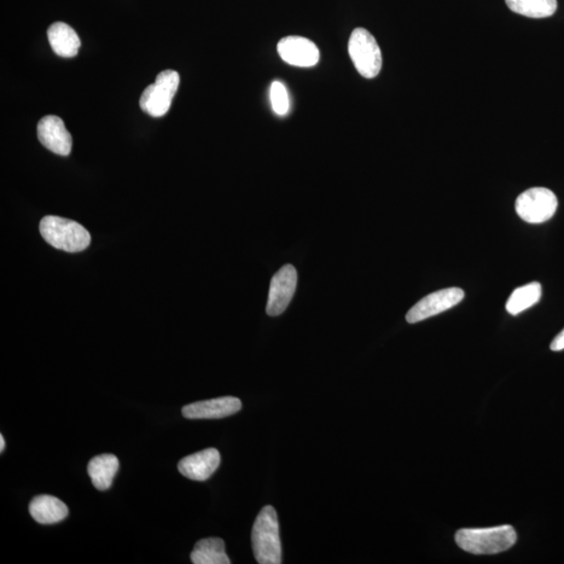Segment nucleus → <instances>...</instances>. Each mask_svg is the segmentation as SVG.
<instances>
[{"instance_id":"f257e3e1","label":"nucleus","mask_w":564,"mask_h":564,"mask_svg":"<svg viewBox=\"0 0 564 564\" xmlns=\"http://www.w3.org/2000/svg\"><path fill=\"white\" fill-rule=\"evenodd\" d=\"M517 540L514 527L505 525L486 529H461L456 543L462 550L475 555H492L507 551Z\"/></svg>"},{"instance_id":"f03ea898","label":"nucleus","mask_w":564,"mask_h":564,"mask_svg":"<svg viewBox=\"0 0 564 564\" xmlns=\"http://www.w3.org/2000/svg\"><path fill=\"white\" fill-rule=\"evenodd\" d=\"M252 548L260 564L282 563V542L277 514L272 506L261 509L252 529Z\"/></svg>"},{"instance_id":"7ed1b4c3","label":"nucleus","mask_w":564,"mask_h":564,"mask_svg":"<svg viewBox=\"0 0 564 564\" xmlns=\"http://www.w3.org/2000/svg\"><path fill=\"white\" fill-rule=\"evenodd\" d=\"M40 234L50 246L69 253L84 251L91 242L89 232L82 225L56 216L42 219Z\"/></svg>"},{"instance_id":"20e7f679","label":"nucleus","mask_w":564,"mask_h":564,"mask_svg":"<svg viewBox=\"0 0 564 564\" xmlns=\"http://www.w3.org/2000/svg\"><path fill=\"white\" fill-rule=\"evenodd\" d=\"M348 51L354 67L362 77L374 79L380 73L382 66V51L375 38L367 30L358 27L352 33Z\"/></svg>"},{"instance_id":"39448f33","label":"nucleus","mask_w":564,"mask_h":564,"mask_svg":"<svg viewBox=\"0 0 564 564\" xmlns=\"http://www.w3.org/2000/svg\"><path fill=\"white\" fill-rule=\"evenodd\" d=\"M180 84V75L177 72H161L155 80V83L147 87L143 92L141 108L143 112L153 118H161L167 113L172 106L174 95Z\"/></svg>"},{"instance_id":"423d86ee","label":"nucleus","mask_w":564,"mask_h":564,"mask_svg":"<svg viewBox=\"0 0 564 564\" xmlns=\"http://www.w3.org/2000/svg\"><path fill=\"white\" fill-rule=\"evenodd\" d=\"M558 207L553 191L533 188L517 197L515 211L519 217L530 224H542L553 218Z\"/></svg>"},{"instance_id":"0eeeda50","label":"nucleus","mask_w":564,"mask_h":564,"mask_svg":"<svg viewBox=\"0 0 564 564\" xmlns=\"http://www.w3.org/2000/svg\"><path fill=\"white\" fill-rule=\"evenodd\" d=\"M464 298L463 290L449 288L429 294L411 308L406 313V320L410 324L423 321V320L438 315L452 307L460 304Z\"/></svg>"},{"instance_id":"6e6552de","label":"nucleus","mask_w":564,"mask_h":564,"mask_svg":"<svg viewBox=\"0 0 564 564\" xmlns=\"http://www.w3.org/2000/svg\"><path fill=\"white\" fill-rule=\"evenodd\" d=\"M297 287V271L294 266L286 265L271 279L267 313L277 317L287 310Z\"/></svg>"},{"instance_id":"1a4fd4ad","label":"nucleus","mask_w":564,"mask_h":564,"mask_svg":"<svg viewBox=\"0 0 564 564\" xmlns=\"http://www.w3.org/2000/svg\"><path fill=\"white\" fill-rule=\"evenodd\" d=\"M277 51L284 62L296 67H313L320 59L317 45L300 36L282 38L277 44Z\"/></svg>"},{"instance_id":"9d476101","label":"nucleus","mask_w":564,"mask_h":564,"mask_svg":"<svg viewBox=\"0 0 564 564\" xmlns=\"http://www.w3.org/2000/svg\"><path fill=\"white\" fill-rule=\"evenodd\" d=\"M37 135L40 143L50 152L68 156L73 149V138L64 121L55 115L45 116L39 121Z\"/></svg>"},{"instance_id":"9b49d317","label":"nucleus","mask_w":564,"mask_h":564,"mask_svg":"<svg viewBox=\"0 0 564 564\" xmlns=\"http://www.w3.org/2000/svg\"><path fill=\"white\" fill-rule=\"evenodd\" d=\"M242 409V401L234 397H225L197 401L185 406L182 415L189 420H220L236 414Z\"/></svg>"},{"instance_id":"f8f14e48","label":"nucleus","mask_w":564,"mask_h":564,"mask_svg":"<svg viewBox=\"0 0 564 564\" xmlns=\"http://www.w3.org/2000/svg\"><path fill=\"white\" fill-rule=\"evenodd\" d=\"M220 455L216 449H207L185 457L178 464L179 473L194 481H206L220 467Z\"/></svg>"},{"instance_id":"ddd939ff","label":"nucleus","mask_w":564,"mask_h":564,"mask_svg":"<svg viewBox=\"0 0 564 564\" xmlns=\"http://www.w3.org/2000/svg\"><path fill=\"white\" fill-rule=\"evenodd\" d=\"M28 509L33 519L42 525H52L66 519L68 515L67 506L49 494L34 498Z\"/></svg>"},{"instance_id":"4468645a","label":"nucleus","mask_w":564,"mask_h":564,"mask_svg":"<svg viewBox=\"0 0 564 564\" xmlns=\"http://www.w3.org/2000/svg\"><path fill=\"white\" fill-rule=\"evenodd\" d=\"M49 42L58 56L73 58L78 55L81 40L72 27L64 22H55L48 31Z\"/></svg>"},{"instance_id":"2eb2a0df","label":"nucleus","mask_w":564,"mask_h":564,"mask_svg":"<svg viewBox=\"0 0 564 564\" xmlns=\"http://www.w3.org/2000/svg\"><path fill=\"white\" fill-rule=\"evenodd\" d=\"M119 468L118 457L112 455V453H104V455L91 459L87 472H89L93 486L97 491H104L112 487Z\"/></svg>"},{"instance_id":"dca6fc26","label":"nucleus","mask_w":564,"mask_h":564,"mask_svg":"<svg viewBox=\"0 0 564 564\" xmlns=\"http://www.w3.org/2000/svg\"><path fill=\"white\" fill-rule=\"evenodd\" d=\"M191 562L195 564H229V557L225 552L223 539L211 537L200 540L190 554Z\"/></svg>"},{"instance_id":"f3484780","label":"nucleus","mask_w":564,"mask_h":564,"mask_svg":"<svg viewBox=\"0 0 564 564\" xmlns=\"http://www.w3.org/2000/svg\"><path fill=\"white\" fill-rule=\"evenodd\" d=\"M508 8L516 14L529 19H548L555 14L557 0H505Z\"/></svg>"},{"instance_id":"a211bd4d","label":"nucleus","mask_w":564,"mask_h":564,"mask_svg":"<svg viewBox=\"0 0 564 564\" xmlns=\"http://www.w3.org/2000/svg\"><path fill=\"white\" fill-rule=\"evenodd\" d=\"M542 293L543 289L538 282H531L517 288L508 298L506 310L513 316L519 315V313L537 305L542 298Z\"/></svg>"},{"instance_id":"6ab92c4d","label":"nucleus","mask_w":564,"mask_h":564,"mask_svg":"<svg viewBox=\"0 0 564 564\" xmlns=\"http://www.w3.org/2000/svg\"><path fill=\"white\" fill-rule=\"evenodd\" d=\"M270 98L272 108L277 115L284 116L288 114L290 110V97L286 86L279 82V81H275V82L271 85Z\"/></svg>"},{"instance_id":"aec40b11","label":"nucleus","mask_w":564,"mask_h":564,"mask_svg":"<svg viewBox=\"0 0 564 564\" xmlns=\"http://www.w3.org/2000/svg\"><path fill=\"white\" fill-rule=\"evenodd\" d=\"M551 349L553 352H561L564 349V329L556 336L553 342L551 343Z\"/></svg>"},{"instance_id":"412c9836","label":"nucleus","mask_w":564,"mask_h":564,"mask_svg":"<svg viewBox=\"0 0 564 564\" xmlns=\"http://www.w3.org/2000/svg\"><path fill=\"white\" fill-rule=\"evenodd\" d=\"M5 447V441L4 436H0V452H3Z\"/></svg>"}]
</instances>
